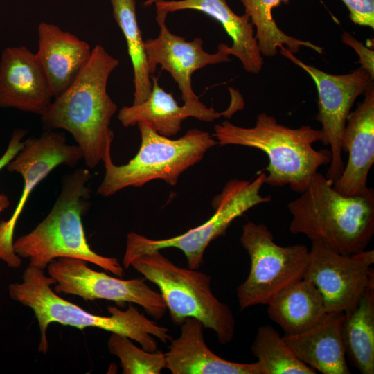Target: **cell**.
I'll use <instances>...</instances> for the list:
<instances>
[{"mask_svg": "<svg viewBox=\"0 0 374 374\" xmlns=\"http://www.w3.org/2000/svg\"><path fill=\"white\" fill-rule=\"evenodd\" d=\"M118 64L104 47L96 45L76 78L40 115L44 130H64L72 135L89 168L102 161L114 139L110 123L117 105L107 87Z\"/></svg>", "mask_w": 374, "mask_h": 374, "instance_id": "1", "label": "cell"}, {"mask_svg": "<svg viewBox=\"0 0 374 374\" xmlns=\"http://www.w3.org/2000/svg\"><path fill=\"white\" fill-rule=\"evenodd\" d=\"M21 279V283L9 285V295L12 300L33 310L40 330L38 350L43 354H46L48 350L47 330L51 323L80 330L97 328L120 334L151 353L157 351L156 338L164 344L172 338L168 328L148 319L132 303H129L125 310L115 306L108 307L110 316L96 315L66 301L53 291L51 285H55L56 280L46 276L44 269L29 265Z\"/></svg>", "mask_w": 374, "mask_h": 374, "instance_id": "2", "label": "cell"}, {"mask_svg": "<svg viewBox=\"0 0 374 374\" xmlns=\"http://www.w3.org/2000/svg\"><path fill=\"white\" fill-rule=\"evenodd\" d=\"M333 182L317 172L300 196L287 204L293 234L320 240L350 256L365 250L374 233V190L344 196Z\"/></svg>", "mask_w": 374, "mask_h": 374, "instance_id": "3", "label": "cell"}, {"mask_svg": "<svg viewBox=\"0 0 374 374\" xmlns=\"http://www.w3.org/2000/svg\"><path fill=\"white\" fill-rule=\"evenodd\" d=\"M91 175L80 168L63 177L60 193L46 217L30 232L13 242L15 253L29 265L44 269L53 260L74 258L93 263L117 277L124 276L118 260L101 256L91 248L82 217L90 206Z\"/></svg>", "mask_w": 374, "mask_h": 374, "instance_id": "4", "label": "cell"}, {"mask_svg": "<svg viewBox=\"0 0 374 374\" xmlns=\"http://www.w3.org/2000/svg\"><path fill=\"white\" fill-rule=\"evenodd\" d=\"M213 136L222 146L242 145L265 152L269 159L265 184L273 187L289 186L298 193L303 192L318 169L330 164L332 159L330 150L313 148L314 143L323 140L321 130L309 125L291 128L265 112L257 116L252 127L224 121L215 125Z\"/></svg>", "mask_w": 374, "mask_h": 374, "instance_id": "5", "label": "cell"}, {"mask_svg": "<svg viewBox=\"0 0 374 374\" xmlns=\"http://www.w3.org/2000/svg\"><path fill=\"white\" fill-rule=\"evenodd\" d=\"M136 125L141 134L139 152L127 163L117 166L112 161L111 147L107 149L102 159L105 173L97 194L112 196L125 188L141 187L154 179L175 186L184 171L218 144L213 135L199 129H190L173 140L143 122Z\"/></svg>", "mask_w": 374, "mask_h": 374, "instance_id": "6", "label": "cell"}, {"mask_svg": "<svg viewBox=\"0 0 374 374\" xmlns=\"http://www.w3.org/2000/svg\"><path fill=\"white\" fill-rule=\"evenodd\" d=\"M130 266L159 287L175 324L180 325L188 317L195 318L216 333L221 344L232 341L234 316L229 305L213 294L210 276L175 265L158 249L138 256L131 260Z\"/></svg>", "mask_w": 374, "mask_h": 374, "instance_id": "7", "label": "cell"}, {"mask_svg": "<svg viewBox=\"0 0 374 374\" xmlns=\"http://www.w3.org/2000/svg\"><path fill=\"white\" fill-rule=\"evenodd\" d=\"M266 173L260 174L253 180L231 179L212 202L214 214L204 224L175 237L150 239L131 232L127 235L126 248L123 259L125 269L132 259L151 250L177 248L182 251L188 267L197 269L203 263L204 254L208 244L224 235L237 217L261 204L271 201L270 196H262L260 189L265 184Z\"/></svg>", "mask_w": 374, "mask_h": 374, "instance_id": "8", "label": "cell"}, {"mask_svg": "<svg viewBox=\"0 0 374 374\" xmlns=\"http://www.w3.org/2000/svg\"><path fill=\"white\" fill-rule=\"evenodd\" d=\"M240 242L251 260L249 274L236 290L241 310L267 305L286 287L303 279L310 256L305 245L279 246L266 225L251 221L242 226Z\"/></svg>", "mask_w": 374, "mask_h": 374, "instance_id": "9", "label": "cell"}, {"mask_svg": "<svg viewBox=\"0 0 374 374\" xmlns=\"http://www.w3.org/2000/svg\"><path fill=\"white\" fill-rule=\"evenodd\" d=\"M81 159L80 149L77 145L68 144L63 132L45 130L39 136L24 141L22 148L6 166L9 172L22 177L24 187L10 217L0 222V261L12 268L21 266V258L14 251L13 237L29 195L55 168L61 165L74 168Z\"/></svg>", "mask_w": 374, "mask_h": 374, "instance_id": "10", "label": "cell"}, {"mask_svg": "<svg viewBox=\"0 0 374 374\" xmlns=\"http://www.w3.org/2000/svg\"><path fill=\"white\" fill-rule=\"evenodd\" d=\"M87 262L74 258H59L51 262L47 269L48 276L56 280L54 292L85 301L134 303L157 320L164 316L167 307L162 295L148 286L144 277L123 280L95 271Z\"/></svg>", "mask_w": 374, "mask_h": 374, "instance_id": "11", "label": "cell"}, {"mask_svg": "<svg viewBox=\"0 0 374 374\" xmlns=\"http://www.w3.org/2000/svg\"><path fill=\"white\" fill-rule=\"evenodd\" d=\"M279 52L306 71L315 83L319 109L316 119L321 124L322 143L330 146L332 154L326 177L334 183L344 167L341 141L347 117L355 100L373 80L362 66L344 75L330 74L301 61L284 46Z\"/></svg>", "mask_w": 374, "mask_h": 374, "instance_id": "12", "label": "cell"}, {"mask_svg": "<svg viewBox=\"0 0 374 374\" xmlns=\"http://www.w3.org/2000/svg\"><path fill=\"white\" fill-rule=\"evenodd\" d=\"M303 279L322 294L328 313L353 308L368 287H374V251L341 254L320 240L312 241Z\"/></svg>", "mask_w": 374, "mask_h": 374, "instance_id": "13", "label": "cell"}, {"mask_svg": "<svg viewBox=\"0 0 374 374\" xmlns=\"http://www.w3.org/2000/svg\"><path fill=\"white\" fill-rule=\"evenodd\" d=\"M167 15L157 12L159 34L156 38L145 42L150 73L153 75L157 66L161 65V69L167 71L177 82L184 104L204 109L207 107L193 89L192 75L195 71L207 65L230 61L229 46L222 43L216 53H208L204 50L201 38L188 42L171 33L166 24Z\"/></svg>", "mask_w": 374, "mask_h": 374, "instance_id": "14", "label": "cell"}, {"mask_svg": "<svg viewBox=\"0 0 374 374\" xmlns=\"http://www.w3.org/2000/svg\"><path fill=\"white\" fill-rule=\"evenodd\" d=\"M151 80L152 91L145 100L120 109L118 118L123 127L143 122L158 134L169 137L179 133L182 122L188 117L211 122L222 116L229 118L244 107L242 96L232 87H229L231 103L223 112H216L213 107L198 109L184 104L179 106L172 93L160 87L159 76L151 75Z\"/></svg>", "mask_w": 374, "mask_h": 374, "instance_id": "15", "label": "cell"}, {"mask_svg": "<svg viewBox=\"0 0 374 374\" xmlns=\"http://www.w3.org/2000/svg\"><path fill=\"white\" fill-rule=\"evenodd\" d=\"M53 98L35 53L26 46L6 48L0 60V107L42 115Z\"/></svg>", "mask_w": 374, "mask_h": 374, "instance_id": "16", "label": "cell"}, {"mask_svg": "<svg viewBox=\"0 0 374 374\" xmlns=\"http://www.w3.org/2000/svg\"><path fill=\"white\" fill-rule=\"evenodd\" d=\"M363 100L349 113L341 137V150L348 153L334 188L344 196L365 191L368 172L374 163V84L372 81Z\"/></svg>", "mask_w": 374, "mask_h": 374, "instance_id": "17", "label": "cell"}, {"mask_svg": "<svg viewBox=\"0 0 374 374\" xmlns=\"http://www.w3.org/2000/svg\"><path fill=\"white\" fill-rule=\"evenodd\" d=\"M202 323L188 317L180 324V335L170 340L164 353L165 368L172 374H261L257 362H233L217 356L207 346Z\"/></svg>", "mask_w": 374, "mask_h": 374, "instance_id": "18", "label": "cell"}, {"mask_svg": "<svg viewBox=\"0 0 374 374\" xmlns=\"http://www.w3.org/2000/svg\"><path fill=\"white\" fill-rule=\"evenodd\" d=\"M37 32L35 55L55 98L76 78L88 62L92 48L87 42L53 24L41 22Z\"/></svg>", "mask_w": 374, "mask_h": 374, "instance_id": "19", "label": "cell"}, {"mask_svg": "<svg viewBox=\"0 0 374 374\" xmlns=\"http://www.w3.org/2000/svg\"><path fill=\"white\" fill-rule=\"evenodd\" d=\"M154 4L157 12L166 15L193 10L215 19L232 40L229 46L231 55L237 57L249 73H258L262 70L264 61L249 17L246 14H235L226 0H157Z\"/></svg>", "mask_w": 374, "mask_h": 374, "instance_id": "20", "label": "cell"}, {"mask_svg": "<svg viewBox=\"0 0 374 374\" xmlns=\"http://www.w3.org/2000/svg\"><path fill=\"white\" fill-rule=\"evenodd\" d=\"M344 312L328 313L310 329L283 339L305 364L323 374H349L341 325Z\"/></svg>", "mask_w": 374, "mask_h": 374, "instance_id": "21", "label": "cell"}, {"mask_svg": "<svg viewBox=\"0 0 374 374\" xmlns=\"http://www.w3.org/2000/svg\"><path fill=\"white\" fill-rule=\"evenodd\" d=\"M269 317L285 335L305 332L328 314L323 297L310 281L301 279L280 292L267 304Z\"/></svg>", "mask_w": 374, "mask_h": 374, "instance_id": "22", "label": "cell"}, {"mask_svg": "<svg viewBox=\"0 0 374 374\" xmlns=\"http://www.w3.org/2000/svg\"><path fill=\"white\" fill-rule=\"evenodd\" d=\"M341 335L346 355L362 374L374 373V287L344 312Z\"/></svg>", "mask_w": 374, "mask_h": 374, "instance_id": "23", "label": "cell"}, {"mask_svg": "<svg viewBox=\"0 0 374 374\" xmlns=\"http://www.w3.org/2000/svg\"><path fill=\"white\" fill-rule=\"evenodd\" d=\"M244 8V14L250 19L256 28L255 37L262 55L269 57L275 56L278 48L285 47L292 54L299 51L301 47H308L319 54L323 48L309 41L299 39L287 35L278 26L272 15L274 8L290 0H240Z\"/></svg>", "mask_w": 374, "mask_h": 374, "instance_id": "24", "label": "cell"}, {"mask_svg": "<svg viewBox=\"0 0 374 374\" xmlns=\"http://www.w3.org/2000/svg\"><path fill=\"white\" fill-rule=\"evenodd\" d=\"M113 15L121 30L127 46L134 71V101L139 104L145 100L152 91L145 42L142 38L136 13L135 0H110Z\"/></svg>", "mask_w": 374, "mask_h": 374, "instance_id": "25", "label": "cell"}, {"mask_svg": "<svg viewBox=\"0 0 374 374\" xmlns=\"http://www.w3.org/2000/svg\"><path fill=\"white\" fill-rule=\"evenodd\" d=\"M261 374H315L317 371L303 363L283 337L271 326L258 328L251 346Z\"/></svg>", "mask_w": 374, "mask_h": 374, "instance_id": "26", "label": "cell"}, {"mask_svg": "<svg viewBox=\"0 0 374 374\" xmlns=\"http://www.w3.org/2000/svg\"><path fill=\"white\" fill-rule=\"evenodd\" d=\"M126 336L112 333L107 347L118 358L123 374H160L165 368L164 353L139 348Z\"/></svg>", "mask_w": 374, "mask_h": 374, "instance_id": "27", "label": "cell"}, {"mask_svg": "<svg viewBox=\"0 0 374 374\" xmlns=\"http://www.w3.org/2000/svg\"><path fill=\"white\" fill-rule=\"evenodd\" d=\"M353 24L374 28V0H341Z\"/></svg>", "mask_w": 374, "mask_h": 374, "instance_id": "28", "label": "cell"}, {"mask_svg": "<svg viewBox=\"0 0 374 374\" xmlns=\"http://www.w3.org/2000/svg\"><path fill=\"white\" fill-rule=\"evenodd\" d=\"M27 131L22 129H16L13 131L8 145L0 157V171L15 157L24 145L23 138ZM10 204L8 197L0 193V214L4 211Z\"/></svg>", "mask_w": 374, "mask_h": 374, "instance_id": "29", "label": "cell"}, {"mask_svg": "<svg viewBox=\"0 0 374 374\" xmlns=\"http://www.w3.org/2000/svg\"><path fill=\"white\" fill-rule=\"evenodd\" d=\"M342 42L352 48L359 57L361 66L374 79V51L353 37L350 33L343 31Z\"/></svg>", "mask_w": 374, "mask_h": 374, "instance_id": "30", "label": "cell"}, {"mask_svg": "<svg viewBox=\"0 0 374 374\" xmlns=\"http://www.w3.org/2000/svg\"><path fill=\"white\" fill-rule=\"evenodd\" d=\"M157 0H146L145 2H144V6H151L152 4H154L155 3Z\"/></svg>", "mask_w": 374, "mask_h": 374, "instance_id": "31", "label": "cell"}]
</instances>
